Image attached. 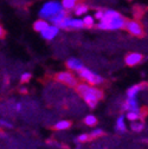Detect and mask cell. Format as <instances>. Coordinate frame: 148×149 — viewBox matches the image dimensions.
Instances as JSON below:
<instances>
[{"label": "cell", "instance_id": "6da1fadb", "mask_svg": "<svg viewBox=\"0 0 148 149\" xmlns=\"http://www.w3.org/2000/svg\"><path fill=\"white\" fill-rule=\"evenodd\" d=\"M126 19L122 14L114 10H107L103 13L102 19L98 22L97 27L104 31H117L124 27Z\"/></svg>", "mask_w": 148, "mask_h": 149}, {"label": "cell", "instance_id": "7a4b0ae2", "mask_svg": "<svg viewBox=\"0 0 148 149\" xmlns=\"http://www.w3.org/2000/svg\"><path fill=\"white\" fill-rule=\"evenodd\" d=\"M76 91L91 109H94L103 97L102 90H100L97 86H91L87 83H78L76 86Z\"/></svg>", "mask_w": 148, "mask_h": 149}, {"label": "cell", "instance_id": "3957f363", "mask_svg": "<svg viewBox=\"0 0 148 149\" xmlns=\"http://www.w3.org/2000/svg\"><path fill=\"white\" fill-rule=\"evenodd\" d=\"M62 11H63V7L61 5V1H57V0H50V1H46L42 5L38 14H39L40 19L49 22L51 18H53L54 15L58 14Z\"/></svg>", "mask_w": 148, "mask_h": 149}, {"label": "cell", "instance_id": "277c9868", "mask_svg": "<svg viewBox=\"0 0 148 149\" xmlns=\"http://www.w3.org/2000/svg\"><path fill=\"white\" fill-rule=\"evenodd\" d=\"M78 77L84 81V83L91 85V86H97L104 83V78L101 74L91 71L88 68H83L81 71H78Z\"/></svg>", "mask_w": 148, "mask_h": 149}, {"label": "cell", "instance_id": "5b68a950", "mask_svg": "<svg viewBox=\"0 0 148 149\" xmlns=\"http://www.w3.org/2000/svg\"><path fill=\"white\" fill-rule=\"evenodd\" d=\"M58 82L65 84L66 86H70V88H76L77 84H78V79L77 77L75 76V73L66 70V71H61L58 73H56V76H54Z\"/></svg>", "mask_w": 148, "mask_h": 149}, {"label": "cell", "instance_id": "8992f818", "mask_svg": "<svg viewBox=\"0 0 148 149\" xmlns=\"http://www.w3.org/2000/svg\"><path fill=\"white\" fill-rule=\"evenodd\" d=\"M59 30H81L83 29V23L81 18H73L70 15H66L62 23L58 25Z\"/></svg>", "mask_w": 148, "mask_h": 149}, {"label": "cell", "instance_id": "52a82bcc", "mask_svg": "<svg viewBox=\"0 0 148 149\" xmlns=\"http://www.w3.org/2000/svg\"><path fill=\"white\" fill-rule=\"evenodd\" d=\"M124 30H127L128 33H131L134 37H142L145 34V30L143 26L140 22L135 20V19H131V20H126L124 23Z\"/></svg>", "mask_w": 148, "mask_h": 149}, {"label": "cell", "instance_id": "ba28073f", "mask_svg": "<svg viewBox=\"0 0 148 149\" xmlns=\"http://www.w3.org/2000/svg\"><path fill=\"white\" fill-rule=\"evenodd\" d=\"M59 27L58 26H56V25H52V24H50L46 29H45V31H43L40 34H42V37L45 39V40H53L59 34Z\"/></svg>", "mask_w": 148, "mask_h": 149}, {"label": "cell", "instance_id": "9c48e42d", "mask_svg": "<svg viewBox=\"0 0 148 149\" xmlns=\"http://www.w3.org/2000/svg\"><path fill=\"white\" fill-rule=\"evenodd\" d=\"M142 61H143V56L139 52H131V53H128L124 58V63L128 66H136Z\"/></svg>", "mask_w": 148, "mask_h": 149}, {"label": "cell", "instance_id": "30bf717a", "mask_svg": "<svg viewBox=\"0 0 148 149\" xmlns=\"http://www.w3.org/2000/svg\"><path fill=\"white\" fill-rule=\"evenodd\" d=\"M65 65H66V68L69 69V71H76V72H78V71H81L83 68H84V65H83V63L78 59V58H75V57H71V58H69L68 61H66V63H65Z\"/></svg>", "mask_w": 148, "mask_h": 149}, {"label": "cell", "instance_id": "8fae6325", "mask_svg": "<svg viewBox=\"0 0 148 149\" xmlns=\"http://www.w3.org/2000/svg\"><path fill=\"white\" fill-rule=\"evenodd\" d=\"M145 89V84L140 83V84H135V85H132L131 88H128L126 95H127V98H138L139 94Z\"/></svg>", "mask_w": 148, "mask_h": 149}, {"label": "cell", "instance_id": "7c38bea8", "mask_svg": "<svg viewBox=\"0 0 148 149\" xmlns=\"http://www.w3.org/2000/svg\"><path fill=\"white\" fill-rule=\"evenodd\" d=\"M126 120H128L129 122H136V121H142L143 114H142V110L136 109V110H131V111H127L126 115H124Z\"/></svg>", "mask_w": 148, "mask_h": 149}, {"label": "cell", "instance_id": "4fadbf2b", "mask_svg": "<svg viewBox=\"0 0 148 149\" xmlns=\"http://www.w3.org/2000/svg\"><path fill=\"white\" fill-rule=\"evenodd\" d=\"M122 109L126 113L131 110H136V109H140V103L138 98H127L122 104Z\"/></svg>", "mask_w": 148, "mask_h": 149}, {"label": "cell", "instance_id": "5bb4252c", "mask_svg": "<svg viewBox=\"0 0 148 149\" xmlns=\"http://www.w3.org/2000/svg\"><path fill=\"white\" fill-rule=\"evenodd\" d=\"M72 11L76 14V17H84L89 11V6L84 3H77Z\"/></svg>", "mask_w": 148, "mask_h": 149}, {"label": "cell", "instance_id": "9a60e30c", "mask_svg": "<svg viewBox=\"0 0 148 149\" xmlns=\"http://www.w3.org/2000/svg\"><path fill=\"white\" fill-rule=\"evenodd\" d=\"M126 117L124 115H120L116 118V123H115V130L119 133H124L127 130V123H126Z\"/></svg>", "mask_w": 148, "mask_h": 149}, {"label": "cell", "instance_id": "2e32d148", "mask_svg": "<svg viewBox=\"0 0 148 149\" xmlns=\"http://www.w3.org/2000/svg\"><path fill=\"white\" fill-rule=\"evenodd\" d=\"M49 25H50L49 22L43 20V19H38V20H36V22H34V24H33V29H34L36 32L42 33L43 31H45V29H46Z\"/></svg>", "mask_w": 148, "mask_h": 149}, {"label": "cell", "instance_id": "e0dca14e", "mask_svg": "<svg viewBox=\"0 0 148 149\" xmlns=\"http://www.w3.org/2000/svg\"><path fill=\"white\" fill-rule=\"evenodd\" d=\"M132 132L136 133V134H140L145 130V123L143 121H136V122H131V125H129Z\"/></svg>", "mask_w": 148, "mask_h": 149}, {"label": "cell", "instance_id": "ac0fdd59", "mask_svg": "<svg viewBox=\"0 0 148 149\" xmlns=\"http://www.w3.org/2000/svg\"><path fill=\"white\" fill-rule=\"evenodd\" d=\"M68 14H66V12L63 10L62 12H59L58 14H56V15H54L53 18H51V19L49 20V23L50 24H52V25H56V26H58L61 23H62V20L64 19V18L66 17Z\"/></svg>", "mask_w": 148, "mask_h": 149}, {"label": "cell", "instance_id": "d6986e66", "mask_svg": "<svg viewBox=\"0 0 148 149\" xmlns=\"http://www.w3.org/2000/svg\"><path fill=\"white\" fill-rule=\"evenodd\" d=\"M77 3H78V0H62L61 5H62L63 10L66 12V11H72Z\"/></svg>", "mask_w": 148, "mask_h": 149}, {"label": "cell", "instance_id": "ffe728a7", "mask_svg": "<svg viewBox=\"0 0 148 149\" xmlns=\"http://www.w3.org/2000/svg\"><path fill=\"white\" fill-rule=\"evenodd\" d=\"M82 23H83V27H94L95 25V18L92 15H89V14H85L83 18H82Z\"/></svg>", "mask_w": 148, "mask_h": 149}, {"label": "cell", "instance_id": "44dd1931", "mask_svg": "<svg viewBox=\"0 0 148 149\" xmlns=\"http://www.w3.org/2000/svg\"><path fill=\"white\" fill-rule=\"evenodd\" d=\"M71 127V122L66 121V120H61L58 121L56 124H54V129L56 130H66Z\"/></svg>", "mask_w": 148, "mask_h": 149}, {"label": "cell", "instance_id": "7402d4cb", "mask_svg": "<svg viewBox=\"0 0 148 149\" xmlns=\"http://www.w3.org/2000/svg\"><path fill=\"white\" fill-rule=\"evenodd\" d=\"M83 121H84V123H85L88 127H95L96 123H97V118H96V116H95V115H92V114L87 115V116L84 117Z\"/></svg>", "mask_w": 148, "mask_h": 149}, {"label": "cell", "instance_id": "603a6c76", "mask_svg": "<svg viewBox=\"0 0 148 149\" xmlns=\"http://www.w3.org/2000/svg\"><path fill=\"white\" fill-rule=\"evenodd\" d=\"M102 135H103V130L100 128H95V129H92V132L89 134V139H97V137H101Z\"/></svg>", "mask_w": 148, "mask_h": 149}, {"label": "cell", "instance_id": "cb8c5ba5", "mask_svg": "<svg viewBox=\"0 0 148 149\" xmlns=\"http://www.w3.org/2000/svg\"><path fill=\"white\" fill-rule=\"evenodd\" d=\"M89 140V134H85V133H83V134H80L77 137H76V142L77 143H85L87 141Z\"/></svg>", "mask_w": 148, "mask_h": 149}, {"label": "cell", "instance_id": "d4e9b609", "mask_svg": "<svg viewBox=\"0 0 148 149\" xmlns=\"http://www.w3.org/2000/svg\"><path fill=\"white\" fill-rule=\"evenodd\" d=\"M31 77H32V74L30 72H23L20 74V82L22 83H29L31 81Z\"/></svg>", "mask_w": 148, "mask_h": 149}, {"label": "cell", "instance_id": "484cf974", "mask_svg": "<svg viewBox=\"0 0 148 149\" xmlns=\"http://www.w3.org/2000/svg\"><path fill=\"white\" fill-rule=\"evenodd\" d=\"M103 13H104V10H97V11L95 12V17H94V18H95L96 20L100 22V20L102 19V17H103Z\"/></svg>", "mask_w": 148, "mask_h": 149}, {"label": "cell", "instance_id": "4316f807", "mask_svg": "<svg viewBox=\"0 0 148 149\" xmlns=\"http://www.w3.org/2000/svg\"><path fill=\"white\" fill-rule=\"evenodd\" d=\"M0 127H4V128H11L12 124L11 122L6 121V120H0Z\"/></svg>", "mask_w": 148, "mask_h": 149}, {"label": "cell", "instance_id": "83f0119b", "mask_svg": "<svg viewBox=\"0 0 148 149\" xmlns=\"http://www.w3.org/2000/svg\"><path fill=\"white\" fill-rule=\"evenodd\" d=\"M22 109H23L22 103H17V104H15V111H17V113H19V111H22Z\"/></svg>", "mask_w": 148, "mask_h": 149}, {"label": "cell", "instance_id": "f1b7e54d", "mask_svg": "<svg viewBox=\"0 0 148 149\" xmlns=\"http://www.w3.org/2000/svg\"><path fill=\"white\" fill-rule=\"evenodd\" d=\"M4 34H5V31H4V27L0 25V38H3L4 37Z\"/></svg>", "mask_w": 148, "mask_h": 149}]
</instances>
